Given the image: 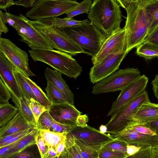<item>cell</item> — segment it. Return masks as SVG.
Instances as JSON below:
<instances>
[{
	"instance_id": "cell-10",
	"label": "cell",
	"mask_w": 158,
	"mask_h": 158,
	"mask_svg": "<svg viewBox=\"0 0 158 158\" xmlns=\"http://www.w3.org/2000/svg\"><path fill=\"white\" fill-rule=\"evenodd\" d=\"M70 133L74 136L76 143L96 152L115 139L112 136L88 125L85 127L76 125Z\"/></svg>"
},
{
	"instance_id": "cell-4",
	"label": "cell",
	"mask_w": 158,
	"mask_h": 158,
	"mask_svg": "<svg viewBox=\"0 0 158 158\" xmlns=\"http://www.w3.org/2000/svg\"><path fill=\"white\" fill-rule=\"evenodd\" d=\"M57 28L77 44L84 53L92 57L98 53L106 39L91 22L70 27Z\"/></svg>"
},
{
	"instance_id": "cell-29",
	"label": "cell",
	"mask_w": 158,
	"mask_h": 158,
	"mask_svg": "<svg viewBox=\"0 0 158 158\" xmlns=\"http://www.w3.org/2000/svg\"><path fill=\"white\" fill-rule=\"evenodd\" d=\"M25 76L26 81L31 87L37 101L41 105L47 108L51 106L52 103L48 99L47 94L29 77Z\"/></svg>"
},
{
	"instance_id": "cell-43",
	"label": "cell",
	"mask_w": 158,
	"mask_h": 158,
	"mask_svg": "<svg viewBox=\"0 0 158 158\" xmlns=\"http://www.w3.org/2000/svg\"><path fill=\"white\" fill-rule=\"evenodd\" d=\"M88 117L85 114L79 115L77 118L76 125L78 127H85L88 126Z\"/></svg>"
},
{
	"instance_id": "cell-13",
	"label": "cell",
	"mask_w": 158,
	"mask_h": 158,
	"mask_svg": "<svg viewBox=\"0 0 158 158\" xmlns=\"http://www.w3.org/2000/svg\"><path fill=\"white\" fill-rule=\"evenodd\" d=\"M123 52L128 53L124 27L106 38L98 53L92 57V64L93 65H95L109 55Z\"/></svg>"
},
{
	"instance_id": "cell-28",
	"label": "cell",
	"mask_w": 158,
	"mask_h": 158,
	"mask_svg": "<svg viewBox=\"0 0 158 158\" xmlns=\"http://www.w3.org/2000/svg\"><path fill=\"white\" fill-rule=\"evenodd\" d=\"M12 102L27 121L36 126V122L29 106L30 102L26 101L23 98L21 100H16Z\"/></svg>"
},
{
	"instance_id": "cell-58",
	"label": "cell",
	"mask_w": 158,
	"mask_h": 158,
	"mask_svg": "<svg viewBox=\"0 0 158 158\" xmlns=\"http://www.w3.org/2000/svg\"><path fill=\"white\" fill-rule=\"evenodd\" d=\"M99 131L102 133L105 134L107 131V128L106 125H101L99 127Z\"/></svg>"
},
{
	"instance_id": "cell-24",
	"label": "cell",
	"mask_w": 158,
	"mask_h": 158,
	"mask_svg": "<svg viewBox=\"0 0 158 158\" xmlns=\"http://www.w3.org/2000/svg\"><path fill=\"white\" fill-rule=\"evenodd\" d=\"M39 133L45 145L48 147L51 146L55 150L58 144L65 141L69 133H56L49 130H39Z\"/></svg>"
},
{
	"instance_id": "cell-21",
	"label": "cell",
	"mask_w": 158,
	"mask_h": 158,
	"mask_svg": "<svg viewBox=\"0 0 158 158\" xmlns=\"http://www.w3.org/2000/svg\"><path fill=\"white\" fill-rule=\"evenodd\" d=\"M140 0L150 23L148 36L158 25V0Z\"/></svg>"
},
{
	"instance_id": "cell-35",
	"label": "cell",
	"mask_w": 158,
	"mask_h": 158,
	"mask_svg": "<svg viewBox=\"0 0 158 158\" xmlns=\"http://www.w3.org/2000/svg\"><path fill=\"white\" fill-rule=\"evenodd\" d=\"M127 145L126 143L115 138L114 140L107 143L102 147L109 149L127 153Z\"/></svg>"
},
{
	"instance_id": "cell-46",
	"label": "cell",
	"mask_w": 158,
	"mask_h": 158,
	"mask_svg": "<svg viewBox=\"0 0 158 158\" xmlns=\"http://www.w3.org/2000/svg\"><path fill=\"white\" fill-rule=\"evenodd\" d=\"M11 158H36L31 152L23 151Z\"/></svg>"
},
{
	"instance_id": "cell-9",
	"label": "cell",
	"mask_w": 158,
	"mask_h": 158,
	"mask_svg": "<svg viewBox=\"0 0 158 158\" xmlns=\"http://www.w3.org/2000/svg\"><path fill=\"white\" fill-rule=\"evenodd\" d=\"M146 90L138 95L113 114L105 125L107 132L115 135L123 131L132 120V112L142 104L150 102Z\"/></svg>"
},
{
	"instance_id": "cell-52",
	"label": "cell",
	"mask_w": 158,
	"mask_h": 158,
	"mask_svg": "<svg viewBox=\"0 0 158 158\" xmlns=\"http://www.w3.org/2000/svg\"><path fill=\"white\" fill-rule=\"evenodd\" d=\"M155 78L152 81L151 84L153 86L152 89L155 96L158 99V75L155 76Z\"/></svg>"
},
{
	"instance_id": "cell-25",
	"label": "cell",
	"mask_w": 158,
	"mask_h": 158,
	"mask_svg": "<svg viewBox=\"0 0 158 158\" xmlns=\"http://www.w3.org/2000/svg\"><path fill=\"white\" fill-rule=\"evenodd\" d=\"M136 53L146 60L158 58V46L148 42H143L136 48Z\"/></svg>"
},
{
	"instance_id": "cell-26",
	"label": "cell",
	"mask_w": 158,
	"mask_h": 158,
	"mask_svg": "<svg viewBox=\"0 0 158 158\" xmlns=\"http://www.w3.org/2000/svg\"><path fill=\"white\" fill-rule=\"evenodd\" d=\"M19 109L9 102L0 104V127L8 123L18 113Z\"/></svg>"
},
{
	"instance_id": "cell-20",
	"label": "cell",
	"mask_w": 158,
	"mask_h": 158,
	"mask_svg": "<svg viewBox=\"0 0 158 158\" xmlns=\"http://www.w3.org/2000/svg\"><path fill=\"white\" fill-rule=\"evenodd\" d=\"M132 120L148 123L158 119V104L150 101L142 104L132 112Z\"/></svg>"
},
{
	"instance_id": "cell-49",
	"label": "cell",
	"mask_w": 158,
	"mask_h": 158,
	"mask_svg": "<svg viewBox=\"0 0 158 158\" xmlns=\"http://www.w3.org/2000/svg\"><path fill=\"white\" fill-rule=\"evenodd\" d=\"M145 124L147 127L149 128L158 137V119L149 123H145Z\"/></svg>"
},
{
	"instance_id": "cell-40",
	"label": "cell",
	"mask_w": 158,
	"mask_h": 158,
	"mask_svg": "<svg viewBox=\"0 0 158 158\" xmlns=\"http://www.w3.org/2000/svg\"><path fill=\"white\" fill-rule=\"evenodd\" d=\"M11 96L10 91L0 78V104L8 102Z\"/></svg>"
},
{
	"instance_id": "cell-48",
	"label": "cell",
	"mask_w": 158,
	"mask_h": 158,
	"mask_svg": "<svg viewBox=\"0 0 158 158\" xmlns=\"http://www.w3.org/2000/svg\"><path fill=\"white\" fill-rule=\"evenodd\" d=\"M66 148L74 158H83L76 148L75 144L67 147Z\"/></svg>"
},
{
	"instance_id": "cell-57",
	"label": "cell",
	"mask_w": 158,
	"mask_h": 158,
	"mask_svg": "<svg viewBox=\"0 0 158 158\" xmlns=\"http://www.w3.org/2000/svg\"><path fill=\"white\" fill-rule=\"evenodd\" d=\"M152 158H158V147L157 146L152 147Z\"/></svg>"
},
{
	"instance_id": "cell-17",
	"label": "cell",
	"mask_w": 158,
	"mask_h": 158,
	"mask_svg": "<svg viewBox=\"0 0 158 158\" xmlns=\"http://www.w3.org/2000/svg\"><path fill=\"white\" fill-rule=\"evenodd\" d=\"M112 136L128 145H133L142 148L156 146L158 143V137L156 135L142 134L127 128L119 133Z\"/></svg>"
},
{
	"instance_id": "cell-18",
	"label": "cell",
	"mask_w": 158,
	"mask_h": 158,
	"mask_svg": "<svg viewBox=\"0 0 158 158\" xmlns=\"http://www.w3.org/2000/svg\"><path fill=\"white\" fill-rule=\"evenodd\" d=\"M36 128V126L29 123L24 118L21 112H18L8 123L0 127V138L29 129Z\"/></svg>"
},
{
	"instance_id": "cell-50",
	"label": "cell",
	"mask_w": 158,
	"mask_h": 158,
	"mask_svg": "<svg viewBox=\"0 0 158 158\" xmlns=\"http://www.w3.org/2000/svg\"><path fill=\"white\" fill-rule=\"evenodd\" d=\"M142 148L140 147L133 145H128L127 153L128 156L131 155L139 151Z\"/></svg>"
},
{
	"instance_id": "cell-51",
	"label": "cell",
	"mask_w": 158,
	"mask_h": 158,
	"mask_svg": "<svg viewBox=\"0 0 158 158\" xmlns=\"http://www.w3.org/2000/svg\"><path fill=\"white\" fill-rule=\"evenodd\" d=\"M14 5V1L12 0H1L0 8L6 10V9Z\"/></svg>"
},
{
	"instance_id": "cell-12",
	"label": "cell",
	"mask_w": 158,
	"mask_h": 158,
	"mask_svg": "<svg viewBox=\"0 0 158 158\" xmlns=\"http://www.w3.org/2000/svg\"><path fill=\"white\" fill-rule=\"evenodd\" d=\"M128 53L123 52L109 55L93 65L89 74L91 82L93 84L97 83L116 71Z\"/></svg>"
},
{
	"instance_id": "cell-5",
	"label": "cell",
	"mask_w": 158,
	"mask_h": 158,
	"mask_svg": "<svg viewBox=\"0 0 158 158\" xmlns=\"http://www.w3.org/2000/svg\"><path fill=\"white\" fill-rule=\"evenodd\" d=\"M33 26L50 42L54 48L71 56L83 53L81 48L68 36L58 30L49 19L31 20Z\"/></svg>"
},
{
	"instance_id": "cell-36",
	"label": "cell",
	"mask_w": 158,
	"mask_h": 158,
	"mask_svg": "<svg viewBox=\"0 0 158 158\" xmlns=\"http://www.w3.org/2000/svg\"><path fill=\"white\" fill-rule=\"evenodd\" d=\"M29 105L36 123L40 115L47 110L48 108L42 106L37 101L33 98L31 99Z\"/></svg>"
},
{
	"instance_id": "cell-44",
	"label": "cell",
	"mask_w": 158,
	"mask_h": 158,
	"mask_svg": "<svg viewBox=\"0 0 158 158\" xmlns=\"http://www.w3.org/2000/svg\"><path fill=\"white\" fill-rule=\"evenodd\" d=\"M4 13L0 10V35L1 36L2 33H6L9 31V29L6 25V22L4 17Z\"/></svg>"
},
{
	"instance_id": "cell-33",
	"label": "cell",
	"mask_w": 158,
	"mask_h": 158,
	"mask_svg": "<svg viewBox=\"0 0 158 158\" xmlns=\"http://www.w3.org/2000/svg\"><path fill=\"white\" fill-rule=\"evenodd\" d=\"M126 128L143 134L156 135L153 132L146 126L145 123L139 121L132 120Z\"/></svg>"
},
{
	"instance_id": "cell-42",
	"label": "cell",
	"mask_w": 158,
	"mask_h": 158,
	"mask_svg": "<svg viewBox=\"0 0 158 158\" xmlns=\"http://www.w3.org/2000/svg\"><path fill=\"white\" fill-rule=\"evenodd\" d=\"M144 42H149L158 46V25L147 37Z\"/></svg>"
},
{
	"instance_id": "cell-16",
	"label": "cell",
	"mask_w": 158,
	"mask_h": 158,
	"mask_svg": "<svg viewBox=\"0 0 158 158\" xmlns=\"http://www.w3.org/2000/svg\"><path fill=\"white\" fill-rule=\"evenodd\" d=\"M48 111L56 121L63 124L75 126L77 117L82 112L74 105L68 102L52 104L48 108Z\"/></svg>"
},
{
	"instance_id": "cell-19",
	"label": "cell",
	"mask_w": 158,
	"mask_h": 158,
	"mask_svg": "<svg viewBox=\"0 0 158 158\" xmlns=\"http://www.w3.org/2000/svg\"><path fill=\"white\" fill-rule=\"evenodd\" d=\"M44 75L47 81L55 85L61 92L68 102L74 105L73 94L62 77V74L57 71L47 68L45 70Z\"/></svg>"
},
{
	"instance_id": "cell-7",
	"label": "cell",
	"mask_w": 158,
	"mask_h": 158,
	"mask_svg": "<svg viewBox=\"0 0 158 158\" xmlns=\"http://www.w3.org/2000/svg\"><path fill=\"white\" fill-rule=\"evenodd\" d=\"M79 3L71 0H37L25 16L35 21L56 17L65 14Z\"/></svg>"
},
{
	"instance_id": "cell-30",
	"label": "cell",
	"mask_w": 158,
	"mask_h": 158,
	"mask_svg": "<svg viewBox=\"0 0 158 158\" xmlns=\"http://www.w3.org/2000/svg\"><path fill=\"white\" fill-rule=\"evenodd\" d=\"M93 1L92 0H84L74 8L67 12L65 14L66 19L72 18L76 15L82 13L89 14Z\"/></svg>"
},
{
	"instance_id": "cell-31",
	"label": "cell",
	"mask_w": 158,
	"mask_h": 158,
	"mask_svg": "<svg viewBox=\"0 0 158 158\" xmlns=\"http://www.w3.org/2000/svg\"><path fill=\"white\" fill-rule=\"evenodd\" d=\"M52 23L57 28L70 27L81 25L85 23L90 22L89 20L85 19L78 21L73 18L61 19L58 17L48 18Z\"/></svg>"
},
{
	"instance_id": "cell-38",
	"label": "cell",
	"mask_w": 158,
	"mask_h": 158,
	"mask_svg": "<svg viewBox=\"0 0 158 158\" xmlns=\"http://www.w3.org/2000/svg\"><path fill=\"white\" fill-rule=\"evenodd\" d=\"M37 145L41 158H47L48 155V148L44 142V140L40 135L39 130L35 138Z\"/></svg>"
},
{
	"instance_id": "cell-8",
	"label": "cell",
	"mask_w": 158,
	"mask_h": 158,
	"mask_svg": "<svg viewBox=\"0 0 158 158\" xmlns=\"http://www.w3.org/2000/svg\"><path fill=\"white\" fill-rule=\"evenodd\" d=\"M6 13L15 21L16 24L14 28L20 37L19 40L31 48L53 49L48 40L33 26L30 20L25 16L22 14L18 16Z\"/></svg>"
},
{
	"instance_id": "cell-41",
	"label": "cell",
	"mask_w": 158,
	"mask_h": 158,
	"mask_svg": "<svg viewBox=\"0 0 158 158\" xmlns=\"http://www.w3.org/2000/svg\"><path fill=\"white\" fill-rule=\"evenodd\" d=\"M152 147H149L142 148L135 154L128 156L124 158H152Z\"/></svg>"
},
{
	"instance_id": "cell-1",
	"label": "cell",
	"mask_w": 158,
	"mask_h": 158,
	"mask_svg": "<svg viewBox=\"0 0 158 158\" xmlns=\"http://www.w3.org/2000/svg\"><path fill=\"white\" fill-rule=\"evenodd\" d=\"M116 0L127 13L124 27L129 52L144 42L148 35L150 23L140 0Z\"/></svg>"
},
{
	"instance_id": "cell-6",
	"label": "cell",
	"mask_w": 158,
	"mask_h": 158,
	"mask_svg": "<svg viewBox=\"0 0 158 158\" xmlns=\"http://www.w3.org/2000/svg\"><path fill=\"white\" fill-rule=\"evenodd\" d=\"M141 76L137 68L119 69L96 83L92 87V93L96 95L121 91Z\"/></svg>"
},
{
	"instance_id": "cell-60",
	"label": "cell",
	"mask_w": 158,
	"mask_h": 158,
	"mask_svg": "<svg viewBox=\"0 0 158 158\" xmlns=\"http://www.w3.org/2000/svg\"></svg>"
},
{
	"instance_id": "cell-54",
	"label": "cell",
	"mask_w": 158,
	"mask_h": 158,
	"mask_svg": "<svg viewBox=\"0 0 158 158\" xmlns=\"http://www.w3.org/2000/svg\"><path fill=\"white\" fill-rule=\"evenodd\" d=\"M4 17L6 23L11 26L13 28L15 26V21L12 18L9 16L6 13L4 14Z\"/></svg>"
},
{
	"instance_id": "cell-53",
	"label": "cell",
	"mask_w": 158,
	"mask_h": 158,
	"mask_svg": "<svg viewBox=\"0 0 158 158\" xmlns=\"http://www.w3.org/2000/svg\"><path fill=\"white\" fill-rule=\"evenodd\" d=\"M66 148L65 141L61 142L56 146L55 151L57 158H58Z\"/></svg>"
},
{
	"instance_id": "cell-37",
	"label": "cell",
	"mask_w": 158,
	"mask_h": 158,
	"mask_svg": "<svg viewBox=\"0 0 158 158\" xmlns=\"http://www.w3.org/2000/svg\"><path fill=\"white\" fill-rule=\"evenodd\" d=\"M75 126L62 124L55 120L50 131L56 133H69L72 130Z\"/></svg>"
},
{
	"instance_id": "cell-22",
	"label": "cell",
	"mask_w": 158,
	"mask_h": 158,
	"mask_svg": "<svg viewBox=\"0 0 158 158\" xmlns=\"http://www.w3.org/2000/svg\"><path fill=\"white\" fill-rule=\"evenodd\" d=\"M39 130L35 128L22 139L18 144L0 156V158H11L22 152L27 148L36 144L35 138Z\"/></svg>"
},
{
	"instance_id": "cell-32",
	"label": "cell",
	"mask_w": 158,
	"mask_h": 158,
	"mask_svg": "<svg viewBox=\"0 0 158 158\" xmlns=\"http://www.w3.org/2000/svg\"><path fill=\"white\" fill-rule=\"evenodd\" d=\"M54 120L47 109L39 117L36 122V128L39 130H50Z\"/></svg>"
},
{
	"instance_id": "cell-39",
	"label": "cell",
	"mask_w": 158,
	"mask_h": 158,
	"mask_svg": "<svg viewBox=\"0 0 158 158\" xmlns=\"http://www.w3.org/2000/svg\"><path fill=\"white\" fill-rule=\"evenodd\" d=\"M75 145L83 158H99L98 152L87 148L76 143Z\"/></svg>"
},
{
	"instance_id": "cell-56",
	"label": "cell",
	"mask_w": 158,
	"mask_h": 158,
	"mask_svg": "<svg viewBox=\"0 0 158 158\" xmlns=\"http://www.w3.org/2000/svg\"><path fill=\"white\" fill-rule=\"evenodd\" d=\"M58 158H74L65 148Z\"/></svg>"
},
{
	"instance_id": "cell-2",
	"label": "cell",
	"mask_w": 158,
	"mask_h": 158,
	"mask_svg": "<svg viewBox=\"0 0 158 158\" xmlns=\"http://www.w3.org/2000/svg\"><path fill=\"white\" fill-rule=\"evenodd\" d=\"M120 6L116 0H94L88 15L90 22L107 38L121 28Z\"/></svg>"
},
{
	"instance_id": "cell-27",
	"label": "cell",
	"mask_w": 158,
	"mask_h": 158,
	"mask_svg": "<svg viewBox=\"0 0 158 158\" xmlns=\"http://www.w3.org/2000/svg\"><path fill=\"white\" fill-rule=\"evenodd\" d=\"M45 89L52 104L68 102L61 92L52 83L47 81V86Z\"/></svg>"
},
{
	"instance_id": "cell-55",
	"label": "cell",
	"mask_w": 158,
	"mask_h": 158,
	"mask_svg": "<svg viewBox=\"0 0 158 158\" xmlns=\"http://www.w3.org/2000/svg\"><path fill=\"white\" fill-rule=\"evenodd\" d=\"M48 152L47 158H57L56 151L52 147H48Z\"/></svg>"
},
{
	"instance_id": "cell-15",
	"label": "cell",
	"mask_w": 158,
	"mask_h": 158,
	"mask_svg": "<svg viewBox=\"0 0 158 158\" xmlns=\"http://www.w3.org/2000/svg\"><path fill=\"white\" fill-rule=\"evenodd\" d=\"M13 64L0 52V77L10 91L12 101L23 98L14 72Z\"/></svg>"
},
{
	"instance_id": "cell-45",
	"label": "cell",
	"mask_w": 158,
	"mask_h": 158,
	"mask_svg": "<svg viewBox=\"0 0 158 158\" xmlns=\"http://www.w3.org/2000/svg\"><path fill=\"white\" fill-rule=\"evenodd\" d=\"M37 0H21L14 1V5L21 6L26 7H32Z\"/></svg>"
},
{
	"instance_id": "cell-34",
	"label": "cell",
	"mask_w": 158,
	"mask_h": 158,
	"mask_svg": "<svg viewBox=\"0 0 158 158\" xmlns=\"http://www.w3.org/2000/svg\"><path fill=\"white\" fill-rule=\"evenodd\" d=\"M99 158H124L127 153L106 149L102 147L98 152Z\"/></svg>"
},
{
	"instance_id": "cell-14",
	"label": "cell",
	"mask_w": 158,
	"mask_h": 158,
	"mask_svg": "<svg viewBox=\"0 0 158 158\" xmlns=\"http://www.w3.org/2000/svg\"><path fill=\"white\" fill-rule=\"evenodd\" d=\"M148 78L143 74L141 77L121 91L118 96L112 103L106 116H111L121 108L146 90Z\"/></svg>"
},
{
	"instance_id": "cell-11",
	"label": "cell",
	"mask_w": 158,
	"mask_h": 158,
	"mask_svg": "<svg viewBox=\"0 0 158 158\" xmlns=\"http://www.w3.org/2000/svg\"><path fill=\"white\" fill-rule=\"evenodd\" d=\"M0 52L25 76L29 77L35 76L29 67L27 53L10 40L0 37Z\"/></svg>"
},
{
	"instance_id": "cell-47",
	"label": "cell",
	"mask_w": 158,
	"mask_h": 158,
	"mask_svg": "<svg viewBox=\"0 0 158 158\" xmlns=\"http://www.w3.org/2000/svg\"><path fill=\"white\" fill-rule=\"evenodd\" d=\"M22 140L17 141L13 143L0 148V156L3 155L8 151L17 146Z\"/></svg>"
},
{
	"instance_id": "cell-3",
	"label": "cell",
	"mask_w": 158,
	"mask_h": 158,
	"mask_svg": "<svg viewBox=\"0 0 158 158\" xmlns=\"http://www.w3.org/2000/svg\"><path fill=\"white\" fill-rule=\"evenodd\" d=\"M28 51L34 61L46 64L70 78L76 79L83 71L76 60L67 53L53 49L40 48H31Z\"/></svg>"
},
{
	"instance_id": "cell-23",
	"label": "cell",
	"mask_w": 158,
	"mask_h": 158,
	"mask_svg": "<svg viewBox=\"0 0 158 158\" xmlns=\"http://www.w3.org/2000/svg\"><path fill=\"white\" fill-rule=\"evenodd\" d=\"M14 72L23 98L29 102H30L31 99L32 98L37 101L25 76L14 66Z\"/></svg>"
},
{
	"instance_id": "cell-59",
	"label": "cell",
	"mask_w": 158,
	"mask_h": 158,
	"mask_svg": "<svg viewBox=\"0 0 158 158\" xmlns=\"http://www.w3.org/2000/svg\"><path fill=\"white\" fill-rule=\"evenodd\" d=\"M156 146H157L158 147V143H157V144L156 145Z\"/></svg>"
}]
</instances>
